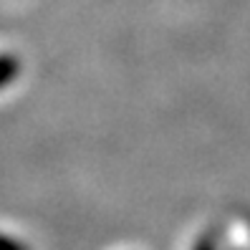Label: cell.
<instances>
[{
  "label": "cell",
  "mask_w": 250,
  "mask_h": 250,
  "mask_svg": "<svg viewBox=\"0 0 250 250\" xmlns=\"http://www.w3.org/2000/svg\"><path fill=\"white\" fill-rule=\"evenodd\" d=\"M13 73H16V63L10 58H0V83H5Z\"/></svg>",
  "instance_id": "obj_1"
}]
</instances>
